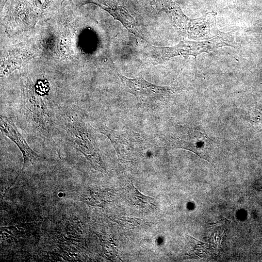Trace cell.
Wrapping results in <instances>:
<instances>
[{"label": "cell", "mask_w": 262, "mask_h": 262, "mask_svg": "<svg viewBox=\"0 0 262 262\" xmlns=\"http://www.w3.org/2000/svg\"><path fill=\"white\" fill-rule=\"evenodd\" d=\"M65 129L76 147L85 156L91 166L103 172L105 168L97 145L92 128L79 116H63Z\"/></svg>", "instance_id": "1"}, {"label": "cell", "mask_w": 262, "mask_h": 262, "mask_svg": "<svg viewBox=\"0 0 262 262\" xmlns=\"http://www.w3.org/2000/svg\"><path fill=\"white\" fill-rule=\"evenodd\" d=\"M22 103L23 113L33 129L41 137L54 144L53 117L46 103L38 96L27 94Z\"/></svg>", "instance_id": "2"}, {"label": "cell", "mask_w": 262, "mask_h": 262, "mask_svg": "<svg viewBox=\"0 0 262 262\" xmlns=\"http://www.w3.org/2000/svg\"><path fill=\"white\" fill-rule=\"evenodd\" d=\"M217 48L213 39L203 42L181 41L178 45L170 47L148 46L145 48L144 55L153 65L162 64L177 56H196L202 52H210Z\"/></svg>", "instance_id": "3"}, {"label": "cell", "mask_w": 262, "mask_h": 262, "mask_svg": "<svg viewBox=\"0 0 262 262\" xmlns=\"http://www.w3.org/2000/svg\"><path fill=\"white\" fill-rule=\"evenodd\" d=\"M118 76L125 90L147 108L158 106L171 94L169 87L155 85L142 77L129 78L120 74Z\"/></svg>", "instance_id": "4"}, {"label": "cell", "mask_w": 262, "mask_h": 262, "mask_svg": "<svg viewBox=\"0 0 262 262\" xmlns=\"http://www.w3.org/2000/svg\"><path fill=\"white\" fill-rule=\"evenodd\" d=\"M98 130L111 141L120 158L129 160L132 153L152 144L150 136L133 131H117L101 125Z\"/></svg>", "instance_id": "5"}, {"label": "cell", "mask_w": 262, "mask_h": 262, "mask_svg": "<svg viewBox=\"0 0 262 262\" xmlns=\"http://www.w3.org/2000/svg\"><path fill=\"white\" fill-rule=\"evenodd\" d=\"M169 146L193 152L201 158L212 148L213 141L202 131L182 127L170 137Z\"/></svg>", "instance_id": "6"}, {"label": "cell", "mask_w": 262, "mask_h": 262, "mask_svg": "<svg viewBox=\"0 0 262 262\" xmlns=\"http://www.w3.org/2000/svg\"><path fill=\"white\" fill-rule=\"evenodd\" d=\"M0 126L1 132L17 146L23 155V167L16 177L15 183L20 173L27 167L37 162L40 157L29 146L25 139L10 119L0 115Z\"/></svg>", "instance_id": "7"}, {"label": "cell", "mask_w": 262, "mask_h": 262, "mask_svg": "<svg viewBox=\"0 0 262 262\" xmlns=\"http://www.w3.org/2000/svg\"><path fill=\"white\" fill-rule=\"evenodd\" d=\"M89 3L97 5L107 11L115 20L120 21L130 33L135 35L136 38L144 39L136 20L124 7L105 0H85L81 6Z\"/></svg>", "instance_id": "8"}, {"label": "cell", "mask_w": 262, "mask_h": 262, "mask_svg": "<svg viewBox=\"0 0 262 262\" xmlns=\"http://www.w3.org/2000/svg\"><path fill=\"white\" fill-rule=\"evenodd\" d=\"M127 194L128 199L132 204L144 211L153 210L156 206L154 198L141 193L132 182L128 187Z\"/></svg>", "instance_id": "9"}, {"label": "cell", "mask_w": 262, "mask_h": 262, "mask_svg": "<svg viewBox=\"0 0 262 262\" xmlns=\"http://www.w3.org/2000/svg\"><path fill=\"white\" fill-rule=\"evenodd\" d=\"M110 197L107 191L88 188L82 194L80 200L91 206H103L106 203L110 201Z\"/></svg>", "instance_id": "10"}, {"label": "cell", "mask_w": 262, "mask_h": 262, "mask_svg": "<svg viewBox=\"0 0 262 262\" xmlns=\"http://www.w3.org/2000/svg\"><path fill=\"white\" fill-rule=\"evenodd\" d=\"M108 218L128 229H133L137 227L142 221L139 218L122 215L111 214L108 216Z\"/></svg>", "instance_id": "11"}, {"label": "cell", "mask_w": 262, "mask_h": 262, "mask_svg": "<svg viewBox=\"0 0 262 262\" xmlns=\"http://www.w3.org/2000/svg\"><path fill=\"white\" fill-rule=\"evenodd\" d=\"M37 7L42 10L49 9L56 4L57 0H31Z\"/></svg>", "instance_id": "12"}, {"label": "cell", "mask_w": 262, "mask_h": 262, "mask_svg": "<svg viewBox=\"0 0 262 262\" xmlns=\"http://www.w3.org/2000/svg\"><path fill=\"white\" fill-rule=\"evenodd\" d=\"M188 236L189 237H190L191 238H192V239L195 240L196 241L199 242H200V243L205 245V244L203 243V242H202L201 241H199V240L196 239V238H194V237H192V236H190V235H188Z\"/></svg>", "instance_id": "13"}, {"label": "cell", "mask_w": 262, "mask_h": 262, "mask_svg": "<svg viewBox=\"0 0 262 262\" xmlns=\"http://www.w3.org/2000/svg\"><path fill=\"white\" fill-rule=\"evenodd\" d=\"M221 222V220L220 221H219L218 222H213V223H209V225H213V224H217L218 223H219Z\"/></svg>", "instance_id": "14"}, {"label": "cell", "mask_w": 262, "mask_h": 262, "mask_svg": "<svg viewBox=\"0 0 262 262\" xmlns=\"http://www.w3.org/2000/svg\"><path fill=\"white\" fill-rule=\"evenodd\" d=\"M224 217V219H225L226 220H227V221H228V222H231V221H230V220H228V219H227V218H225V217Z\"/></svg>", "instance_id": "15"}, {"label": "cell", "mask_w": 262, "mask_h": 262, "mask_svg": "<svg viewBox=\"0 0 262 262\" xmlns=\"http://www.w3.org/2000/svg\"></svg>", "instance_id": "16"}]
</instances>
